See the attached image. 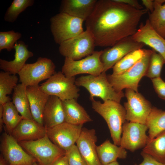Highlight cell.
<instances>
[{"mask_svg":"<svg viewBox=\"0 0 165 165\" xmlns=\"http://www.w3.org/2000/svg\"><path fill=\"white\" fill-rule=\"evenodd\" d=\"M148 11L114 0H97L85 21L86 30L92 35L96 46H112L134 35L141 17Z\"/></svg>","mask_w":165,"mask_h":165,"instance_id":"6da1fadb","label":"cell"},{"mask_svg":"<svg viewBox=\"0 0 165 165\" xmlns=\"http://www.w3.org/2000/svg\"><path fill=\"white\" fill-rule=\"evenodd\" d=\"M94 111L105 120L113 144L120 146L123 126L126 122V111L120 103L111 100L101 103L94 98L90 100Z\"/></svg>","mask_w":165,"mask_h":165,"instance_id":"7a4b0ae2","label":"cell"},{"mask_svg":"<svg viewBox=\"0 0 165 165\" xmlns=\"http://www.w3.org/2000/svg\"><path fill=\"white\" fill-rule=\"evenodd\" d=\"M152 52L153 50H146L143 57L125 72L107 75L109 82L116 91L121 92L124 88H129L138 92L139 82L146 74Z\"/></svg>","mask_w":165,"mask_h":165,"instance_id":"3957f363","label":"cell"},{"mask_svg":"<svg viewBox=\"0 0 165 165\" xmlns=\"http://www.w3.org/2000/svg\"><path fill=\"white\" fill-rule=\"evenodd\" d=\"M77 86L85 88L90 94V98L99 97L104 102L108 100L120 103L125 95L122 92H118L109 82L105 72L97 76L82 75L75 79Z\"/></svg>","mask_w":165,"mask_h":165,"instance_id":"277c9868","label":"cell"},{"mask_svg":"<svg viewBox=\"0 0 165 165\" xmlns=\"http://www.w3.org/2000/svg\"><path fill=\"white\" fill-rule=\"evenodd\" d=\"M27 152L34 157L39 165H51L65 152L53 143L47 135L38 140L18 142Z\"/></svg>","mask_w":165,"mask_h":165,"instance_id":"5b68a950","label":"cell"},{"mask_svg":"<svg viewBox=\"0 0 165 165\" xmlns=\"http://www.w3.org/2000/svg\"><path fill=\"white\" fill-rule=\"evenodd\" d=\"M75 77H67L61 71L55 72L40 86V89L50 96L58 97L62 101L77 99L79 89L75 84Z\"/></svg>","mask_w":165,"mask_h":165,"instance_id":"8992f818","label":"cell"},{"mask_svg":"<svg viewBox=\"0 0 165 165\" xmlns=\"http://www.w3.org/2000/svg\"><path fill=\"white\" fill-rule=\"evenodd\" d=\"M84 21L63 13L52 16L50 20V29L55 43L60 45L82 32Z\"/></svg>","mask_w":165,"mask_h":165,"instance_id":"52a82bcc","label":"cell"},{"mask_svg":"<svg viewBox=\"0 0 165 165\" xmlns=\"http://www.w3.org/2000/svg\"><path fill=\"white\" fill-rule=\"evenodd\" d=\"M56 66L50 59L39 57L35 63L26 64L18 74L21 83L27 87L38 86L55 72Z\"/></svg>","mask_w":165,"mask_h":165,"instance_id":"ba28073f","label":"cell"},{"mask_svg":"<svg viewBox=\"0 0 165 165\" xmlns=\"http://www.w3.org/2000/svg\"><path fill=\"white\" fill-rule=\"evenodd\" d=\"M95 41L91 33L87 30L59 45L60 53L65 57L74 60L92 54L95 51Z\"/></svg>","mask_w":165,"mask_h":165,"instance_id":"9c48e42d","label":"cell"},{"mask_svg":"<svg viewBox=\"0 0 165 165\" xmlns=\"http://www.w3.org/2000/svg\"><path fill=\"white\" fill-rule=\"evenodd\" d=\"M102 51H94L92 54L78 60L65 57L61 72L69 77L82 74L94 76L100 75L103 70V64L100 60Z\"/></svg>","mask_w":165,"mask_h":165,"instance_id":"30bf717a","label":"cell"},{"mask_svg":"<svg viewBox=\"0 0 165 165\" xmlns=\"http://www.w3.org/2000/svg\"><path fill=\"white\" fill-rule=\"evenodd\" d=\"M125 95L127 100L124 105L126 120L145 124L152 108L150 102L141 94L130 89H126Z\"/></svg>","mask_w":165,"mask_h":165,"instance_id":"8fae6325","label":"cell"},{"mask_svg":"<svg viewBox=\"0 0 165 165\" xmlns=\"http://www.w3.org/2000/svg\"><path fill=\"white\" fill-rule=\"evenodd\" d=\"M0 151L9 165H33L36 160L23 149L9 134L3 133L1 139Z\"/></svg>","mask_w":165,"mask_h":165,"instance_id":"7c38bea8","label":"cell"},{"mask_svg":"<svg viewBox=\"0 0 165 165\" xmlns=\"http://www.w3.org/2000/svg\"><path fill=\"white\" fill-rule=\"evenodd\" d=\"M82 126L64 122L46 128V135L53 143L66 152L76 143L80 134Z\"/></svg>","mask_w":165,"mask_h":165,"instance_id":"4fadbf2b","label":"cell"},{"mask_svg":"<svg viewBox=\"0 0 165 165\" xmlns=\"http://www.w3.org/2000/svg\"><path fill=\"white\" fill-rule=\"evenodd\" d=\"M145 45L135 41L132 36L126 38L115 44L111 48L103 50L100 60L103 66V72L113 68L125 56L134 50L142 49Z\"/></svg>","mask_w":165,"mask_h":165,"instance_id":"5bb4252c","label":"cell"},{"mask_svg":"<svg viewBox=\"0 0 165 165\" xmlns=\"http://www.w3.org/2000/svg\"><path fill=\"white\" fill-rule=\"evenodd\" d=\"M148 129L145 124L126 122L123 126L119 146L131 152L143 148L149 139L146 134Z\"/></svg>","mask_w":165,"mask_h":165,"instance_id":"9a60e30c","label":"cell"},{"mask_svg":"<svg viewBox=\"0 0 165 165\" xmlns=\"http://www.w3.org/2000/svg\"><path fill=\"white\" fill-rule=\"evenodd\" d=\"M97 141L95 130L82 128L76 145L86 165H102L97 151Z\"/></svg>","mask_w":165,"mask_h":165,"instance_id":"2e32d148","label":"cell"},{"mask_svg":"<svg viewBox=\"0 0 165 165\" xmlns=\"http://www.w3.org/2000/svg\"><path fill=\"white\" fill-rule=\"evenodd\" d=\"M132 37L135 41L151 47L152 50L160 54L165 60V38L153 28L148 19L145 24L141 23L139 28Z\"/></svg>","mask_w":165,"mask_h":165,"instance_id":"e0dca14e","label":"cell"},{"mask_svg":"<svg viewBox=\"0 0 165 165\" xmlns=\"http://www.w3.org/2000/svg\"><path fill=\"white\" fill-rule=\"evenodd\" d=\"M10 134L17 141H32L44 137L46 128L34 120L23 119Z\"/></svg>","mask_w":165,"mask_h":165,"instance_id":"ac0fdd59","label":"cell"},{"mask_svg":"<svg viewBox=\"0 0 165 165\" xmlns=\"http://www.w3.org/2000/svg\"><path fill=\"white\" fill-rule=\"evenodd\" d=\"M28 46L21 40L18 41L15 44L14 59L7 61L0 59V68L4 72L11 74H18L26 64L29 58L33 56V53L29 51Z\"/></svg>","mask_w":165,"mask_h":165,"instance_id":"d6986e66","label":"cell"},{"mask_svg":"<svg viewBox=\"0 0 165 165\" xmlns=\"http://www.w3.org/2000/svg\"><path fill=\"white\" fill-rule=\"evenodd\" d=\"M97 0H63L60 12L86 21L91 15Z\"/></svg>","mask_w":165,"mask_h":165,"instance_id":"ffe728a7","label":"cell"},{"mask_svg":"<svg viewBox=\"0 0 165 165\" xmlns=\"http://www.w3.org/2000/svg\"><path fill=\"white\" fill-rule=\"evenodd\" d=\"M39 86L27 87L26 92L33 119L43 125V112L50 95L42 91Z\"/></svg>","mask_w":165,"mask_h":165,"instance_id":"44dd1931","label":"cell"},{"mask_svg":"<svg viewBox=\"0 0 165 165\" xmlns=\"http://www.w3.org/2000/svg\"><path fill=\"white\" fill-rule=\"evenodd\" d=\"M43 125L50 128L65 122L62 101L58 97L50 96L43 111Z\"/></svg>","mask_w":165,"mask_h":165,"instance_id":"7402d4cb","label":"cell"},{"mask_svg":"<svg viewBox=\"0 0 165 165\" xmlns=\"http://www.w3.org/2000/svg\"><path fill=\"white\" fill-rule=\"evenodd\" d=\"M62 103L65 122L74 125H83L92 121L85 109L77 102L76 99L63 101Z\"/></svg>","mask_w":165,"mask_h":165,"instance_id":"603a6c76","label":"cell"},{"mask_svg":"<svg viewBox=\"0 0 165 165\" xmlns=\"http://www.w3.org/2000/svg\"><path fill=\"white\" fill-rule=\"evenodd\" d=\"M97 151L102 165H106L116 161L117 159H125L127 156L126 149L112 143L108 140L97 146Z\"/></svg>","mask_w":165,"mask_h":165,"instance_id":"cb8c5ba5","label":"cell"},{"mask_svg":"<svg viewBox=\"0 0 165 165\" xmlns=\"http://www.w3.org/2000/svg\"><path fill=\"white\" fill-rule=\"evenodd\" d=\"M26 89L24 85L18 84L13 90L12 102L23 119L33 120Z\"/></svg>","mask_w":165,"mask_h":165,"instance_id":"d4e9b609","label":"cell"},{"mask_svg":"<svg viewBox=\"0 0 165 165\" xmlns=\"http://www.w3.org/2000/svg\"><path fill=\"white\" fill-rule=\"evenodd\" d=\"M145 125L148 128V137L152 139L165 130V111L152 107Z\"/></svg>","mask_w":165,"mask_h":165,"instance_id":"484cf974","label":"cell"},{"mask_svg":"<svg viewBox=\"0 0 165 165\" xmlns=\"http://www.w3.org/2000/svg\"><path fill=\"white\" fill-rule=\"evenodd\" d=\"M165 0L154 1V9L149 14L148 19L153 28L165 38Z\"/></svg>","mask_w":165,"mask_h":165,"instance_id":"4316f807","label":"cell"},{"mask_svg":"<svg viewBox=\"0 0 165 165\" xmlns=\"http://www.w3.org/2000/svg\"><path fill=\"white\" fill-rule=\"evenodd\" d=\"M142 152L165 163V130L154 138L149 139Z\"/></svg>","mask_w":165,"mask_h":165,"instance_id":"83f0119b","label":"cell"},{"mask_svg":"<svg viewBox=\"0 0 165 165\" xmlns=\"http://www.w3.org/2000/svg\"><path fill=\"white\" fill-rule=\"evenodd\" d=\"M18 78L16 75L4 71L0 72V104L11 101L10 94L17 85Z\"/></svg>","mask_w":165,"mask_h":165,"instance_id":"f1b7e54d","label":"cell"},{"mask_svg":"<svg viewBox=\"0 0 165 165\" xmlns=\"http://www.w3.org/2000/svg\"><path fill=\"white\" fill-rule=\"evenodd\" d=\"M146 49H139L127 54L113 67L112 74H121L130 68L145 54Z\"/></svg>","mask_w":165,"mask_h":165,"instance_id":"f546056e","label":"cell"},{"mask_svg":"<svg viewBox=\"0 0 165 165\" xmlns=\"http://www.w3.org/2000/svg\"><path fill=\"white\" fill-rule=\"evenodd\" d=\"M3 105L2 121L6 130L10 134L23 118L12 102L9 101Z\"/></svg>","mask_w":165,"mask_h":165,"instance_id":"4dcf8cb0","label":"cell"},{"mask_svg":"<svg viewBox=\"0 0 165 165\" xmlns=\"http://www.w3.org/2000/svg\"><path fill=\"white\" fill-rule=\"evenodd\" d=\"M34 0H14L7 9L4 17L6 22L13 23L19 14L34 4Z\"/></svg>","mask_w":165,"mask_h":165,"instance_id":"1f68e13d","label":"cell"},{"mask_svg":"<svg viewBox=\"0 0 165 165\" xmlns=\"http://www.w3.org/2000/svg\"><path fill=\"white\" fill-rule=\"evenodd\" d=\"M165 60L159 53L153 50L148 68L145 76L152 79L160 77L162 69Z\"/></svg>","mask_w":165,"mask_h":165,"instance_id":"d6a6232c","label":"cell"},{"mask_svg":"<svg viewBox=\"0 0 165 165\" xmlns=\"http://www.w3.org/2000/svg\"><path fill=\"white\" fill-rule=\"evenodd\" d=\"M22 34L13 30L0 32V51L3 49L11 51L16 43L21 38Z\"/></svg>","mask_w":165,"mask_h":165,"instance_id":"836d02e7","label":"cell"},{"mask_svg":"<svg viewBox=\"0 0 165 165\" xmlns=\"http://www.w3.org/2000/svg\"><path fill=\"white\" fill-rule=\"evenodd\" d=\"M69 165H86L75 145L65 152V154Z\"/></svg>","mask_w":165,"mask_h":165,"instance_id":"e575fe53","label":"cell"},{"mask_svg":"<svg viewBox=\"0 0 165 165\" xmlns=\"http://www.w3.org/2000/svg\"><path fill=\"white\" fill-rule=\"evenodd\" d=\"M154 88L161 99L165 100V82L160 77L152 79Z\"/></svg>","mask_w":165,"mask_h":165,"instance_id":"d590c367","label":"cell"},{"mask_svg":"<svg viewBox=\"0 0 165 165\" xmlns=\"http://www.w3.org/2000/svg\"><path fill=\"white\" fill-rule=\"evenodd\" d=\"M141 154L143 160L141 163L138 165H165V163L157 161L151 156L142 152Z\"/></svg>","mask_w":165,"mask_h":165,"instance_id":"8d00e7d4","label":"cell"},{"mask_svg":"<svg viewBox=\"0 0 165 165\" xmlns=\"http://www.w3.org/2000/svg\"><path fill=\"white\" fill-rule=\"evenodd\" d=\"M115 1L128 5L138 9H143V7L136 0H114Z\"/></svg>","mask_w":165,"mask_h":165,"instance_id":"74e56055","label":"cell"},{"mask_svg":"<svg viewBox=\"0 0 165 165\" xmlns=\"http://www.w3.org/2000/svg\"><path fill=\"white\" fill-rule=\"evenodd\" d=\"M51 165H69L65 154L61 156L55 160Z\"/></svg>","mask_w":165,"mask_h":165,"instance_id":"f35d334b","label":"cell"},{"mask_svg":"<svg viewBox=\"0 0 165 165\" xmlns=\"http://www.w3.org/2000/svg\"><path fill=\"white\" fill-rule=\"evenodd\" d=\"M154 1L152 0H142V4L145 7L146 9L152 13L154 9Z\"/></svg>","mask_w":165,"mask_h":165,"instance_id":"ab89813d","label":"cell"},{"mask_svg":"<svg viewBox=\"0 0 165 165\" xmlns=\"http://www.w3.org/2000/svg\"><path fill=\"white\" fill-rule=\"evenodd\" d=\"M5 160L3 157L1 156L0 165H5Z\"/></svg>","mask_w":165,"mask_h":165,"instance_id":"60d3db41","label":"cell"},{"mask_svg":"<svg viewBox=\"0 0 165 165\" xmlns=\"http://www.w3.org/2000/svg\"><path fill=\"white\" fill-rule=\"evenodd\" d=\"M106 165H120L118 162L116 161L110 163Z\"/></svg>","mask_w":165,"mask_h":165,"instance_id":"b9f144b4","label":"cell"},{"mask_svg":"<svg viewBox=\"0 0 165 165\" xmlns=\"http://www.w3.org/2000/svg\"><path fill=\"white\" fill-rule=\"evenodd\" d=\"M33 165H38V164H37V163H36V162H35L34 163Z\"/></svg>","mask_w":165,"mask_h":165,"instance_id":"7bdbcfd3","label":"cell"},{"mask_svg":"<svg viewBox=\"0 0 165 165\" xmlns=\"http://www.w3.org/2000/svg\"><path fill=\"white\" fill-rule=\"evenodd\" d=\"M134 165H137V164H134Z\"/></svg>","mask_w":165,"mask_h":165,"instance_id":"ee69618b","label":"cell"}]
</instances>
